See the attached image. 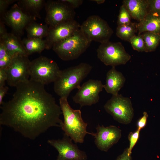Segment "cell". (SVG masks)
I'll return each mask as SVG.
<instances>
[{"instance_id":"cell-33","label":"cell","mask_w":160,"mask_h":160,"mask_svg":"<svg viewBox=\"0 0 160 160\" xmlns=\"http://www.w3.org/2000/svg\"><path fill=\"white\" fill-rule=\"evenodd\" d=\"M7 79V75L6 69H0V87L5 86Z\"/></svg>"},{"instance_id":"cell-23","label":"cell","mask_w":160,"mask_h":160,"mask_svg":"<svg viewBox=\"0 0 160 160\" xmlns=\"http://www.w3.org/2000/svg\"><path fill=\"white\" fill-rule=\"evenodd\" d=\"M136 24L131 22L127 25L117 26L116 31V36L122 40L129 42L137 31Z\"/></svg>"},{"instance_id":"cell-17","label":"cell","mask_w":160,"mask_h":160,"mask_svg":"<svg viewBox=\"0 0 160 160\" xmlns=\"http://www.w3.org/2000/svg\"><path fill=\"white\" fill-rule=\"evenodd\" d=\"M0 41L13 57L18 56H28L22 41L14 34L7 33L0 37Z\"/></svg>"},{"instance_id":"cell-32","label":"cell","mask_w":160,"mask_h":160,"mask_svg":"<svg viewBox=\"0 0 160 160\" xmlns=\"http://www.w3.org/2000/svg\"><path fill=\"white\" fill-rule=\"evenodd\" d=\"M63 1L68 4L72 8L74 9L79 7L82 4L83 0H62Z\"/></svg>"},{"instance_id":"cell-22","label":"cell","mask_w":160,"mask_h":160,"mask_svg":"<svg viewBox=\"0 0 160 160\" xmlns=\"http://www.w3.org/2000/svg\"><path fill=\"white\" fill-rule=\"evenodd\" d=\"M25 29L28 38H43L47 36L49 27L47 24H38L33 21L27 25Z\"/></svg>"},{"instance_id":"cell-20","label":"cell","mask_w":160,"mask_h":160,"mask_svg":"<svg viewBox=\"0 0 160 160\" xmlns=\"http://www.w3.org/2000/svg\"><path fill=\"white\" fill-rule=\"evenodd\" d=\"M43 0H22L18 2V5L24 12L35 18H40L39 12L45 5Z\"/></svg>"},{"instance_id":"cell-30","label":"cell","mask_w":160,"mask_h":160,"mask_svg":"<svg viewBox=\"0 0 160 160\" xmlns=\"http://www.w3.org/2000/svg\"><path fill=\"white\" fill-rule=\"evenodd\" d=\"M15 1L14 0H0V13L1 18L7 11V9L9 5Z\"/></svg>"},{"instance_id":"cell-4","label":"cell","mask_w":160,"mask_h":160,"mask_svg":"<svg viewBox=\"0 0 160 160\" xmlns=\"http://www.w3.org/2000/svg\"><path fill=\"white\" fill-rule=\"evenodd\" d=\"M91 42L80 28L71 36L55 44L52 49L61 60H73L84 53Z\"/></svg>"},{"instance_id":"cell-24","label":"cell","mask_w":160,"mask_h":160,"mask_svg":"<svg viewBox=\"0 0 160 160\" xmlns=\"http://www.w3.org/2000/svg\"><path fill=\"white\" fill-rule=\"evenodd\" d=\"M141 34L145 42L146 52L155 51L160 42V35L149 32Z\"/></svg>"},{"instance_id":"cell-27","label":"cell","mask_w":160,"mask_h":160,"mask_svg":"<svg viewBox=\"0 0 160 160\" xmlns=\"http://www.w3.org/2000/svg\"><path fill=\"white\" fill-rule=\"evenodd\" d=\"M129 42L135 50L146 52L145 42L141 34L134 35L131 38Z\"/></svg>"},{"instance_id":"cell-15","label":"cell","mask_w":160,"mask_h":160,"mask_svg":"<svg viewBox=\"0 0 160 160\" xmlns=\"http://www.w3.org/2000/svg\"><path fill=\"white\" fill-rule=\"evenodd\" d=\"M2 18L6 23L19 34L22 33L27 25L35 19L16 4L7 11Z\"/></svg>"},{"instance_id":"cell-1","label":"cell","mask_w":160,"mask_h":160,"mask_svg":"<svg viewBox=\"0 0 160 160\" xmlns=\"http://www.w3.org/2000/svg\"><path fill=\"white\" fill-rule=\"evenodd\" d=\"M44 86L30 79L18 84L12 98L1 105L0 124L31 140L51 127H61L60 107Z\"/></svg>"},{"instance_id":"cell-3","label":"cell","mask_w":160,"mask_h":160,"mask_svg":"<svg viewBox=\"0 0 160 160\" xmlns=\"http://www.w3.org/2000/svg\"><path fill=\"white\" fill-rule=\"evenodd\" d=\"M59 103L64 119L61 128L64 134L76 143H83L87 134L94 136V133L87 131V123L83 120L80 110L72 109L67 98L60 97Z\"/></svg>"},{"instance_id":"cell-36","label":"cell","mask_w":160,"mask_h":160,"mask_svg":"<svg viewBox=\"0 0 160 160\" xmlns=\"http://www.w3.org/2000/svg\"><path fill=\"white\" fill-rule=\"evenodd\" d=\"M7 33V32L4 23L1 22L0 24V37L3 36Z\"/></svg>"},{"instance_id":"cell-6","label":"cell","mask_w":160,"mask_h":160,"mask_svg":"<svg viewBox=\"0 0 160 160\" xmlns=\"http://www.w3.org/2000/svg\"><path fill=\"white\" fill-rule=\"evenodd\" d=\"M98 58L105 65L115 67L126 64L131 57L120 42L108 41L102 43L97 50Z\"/></svg>"},{"instance_id":"cell-25","label":"cell","mask_w":160,"mask_h":160,"mask_svg":"<svg viewBox=\"0 0 160 160\" xmlns=\"http://www.w3.org/2000/svg\"><path fill=\"white\" fill-rule=\"evenodd\" d=\"M13 58L3 44L0 42V69H6L11 63Z\"/></svg>"},{"instance_id":"cell-18","label":"cell","mask_w":160,"mask_h":160,"mask_svg":"<svg viewBox=\"0 0 160 160\" xmlns=\"http://www.w3.org/2000/svg\"><path fill=\"white\" fill-rule=\"evenodd\" d=\"M122 2L132 18L139 22L142 21L148 13L147 0H124Z\"/></svg>"},{"instance_id":"cell-2","label":"cell","mask_w":160,"mask_h":160,"mask_svg":"<svg viewBox=\"0 0 160 160\" xmlns=\"http://www.w3.org/2000/svg\"><path fill=\"white\" fill-rule=\"evenodd\" d=\"M92 66L81 63L79 65L60 70L54 82V90L60 97L68 98L71 92L80 87L81 81L90 73Z\"/></svg>"},{"instance_id":"cell-5","label":"cell","mask_w":160,"mask_h":160,"mask_svg":"<svg viewBox=\"0 0 160 160\" xmlns=\"http://www.w3.org/2000/svg\"><path fill=\"white\" fill-rule=\"evenodd\" d=\"M60 70L55 61L41 56L31 61L30 79L44 85L54 83Z\"/></svg>"},{"instance_id":"cell-19","label":"cell","mask_w":160,"mask_h":160,"mask_svg":"<svg viewBox=\"0 0 160 160\" xmlns=\"http://www.w3.org/2000/svg\"><path fill=\"white\" fill-rule=\"evenodd\" d=\"M139 34L145 32L160 35V16L148 13L144 19L136 24Z\"/></svg>"},{"instance_id":"cell-12","label":"cell","mask_w":160,"mask_h":160,"mask_svg":"<svg viewBox=\"0 0 160 160\" xmlns=\"http://www.w3.org/2000/svg\"><path fill=\"white\" fill-rule=\"evenodd\" d=\"M103 88L100 80L89 79L78 89L72 97L75 103L79 104L81 108L84 106H91L97 103L99 100V93Z\"/></svg>"},{"instance_id":"cell-9","label":"cell","mask_w":160,"mask_h":160,"mask_svg":"<svg viewBox=\"0 0 160 160\" xmlns=\"http://www.w3.org/2000/svg\"><path fill=\"white\" fill-rule=\"evenodd\" d=\"M45 22L49 27L74 20L76 13L68 4L61 0H49L45 4Z\"/></svg>"},{"instance_id":"cell-28","label":"cell","mask_w":160,"mask_h":160,"mask_svg":"<svg viewBox=\"0 0 160 160\" xmlns=\"http://www.w3.org/2000/svg\"><path fill=\"white\" fill-rule=\"evenodd\" d=\"M148 13L160 16V0H147Z\"/></svg>"},{"instance_id":"cell-8","label":"cell","mask_w":160,"mask_h":160,"mask_svg":"<svg viewBox=\"0 0 160 160\" xmlns=\"http://www.w3.org/2000/svg\"><path fill=\"white\" fill-rule=\"evenodd\" d=\"M80 28L91 41L101 44L109 41L113 33L107 23L96 15L88 17L80 25Z\"/></svg>"},{"instance_id":"cell-21","label":"cell","mask_w":160,"mask_h":160,"mask_svg":"<svg viewBox=\"0 0 160 160\" xmlns=\"http://www.w3.org/2000/svg\"><path fill=\"white\" fill-rule=\"evenodd\" d=\"M28 55L35 53H40L47 49L45 40L40 38H27L22 41Z\"/></svg>"},{"instance_id":"cell-26","label":"cell","mask_w":160,"mask_h":160,"mask_svg":"<svg viewBox=\"0 0 160 160\" xmlns=\"http://www.w3.org/2000/svg\"><path fill=\"white\" fill-rule=\"evenodd\" d=\"M131 17L125 7L122 4L120 7L117 21V26L128 24L131 22Z\"/></svg>"},{"instance_id":"cell-11","label":"cell","mask_w":160,"mask_h":160,"mask_svg":"<svg viewBox=\"0 0 160 160\" xmlns=\"http://www.w3.org/2000/svg\"><path fill=\"white\" fill-rule=\"evenodd\" d=\"M28 57L18 56L13 57L6 68L7 75V81L9 86L16 87L19 84L29 80L31 61Z\"/></svg>"},{"instance_id":"cell-29","label":"cell","mask_w":160,"mask_h":160,"mask_svg":"<svg viewBox=\"0 0 160 160\" xmlns=\"http://www.w3.org/2000/svg\"><path fill=\"white\" fill-rule=\"evenodd\" d=\"M140 131L137 129L134 132H130L128 135V139L129 141V144L128 149L130 153H132V150L139 138Z\"/></svg>"},{"instance_id":"cell-10","label":"cell","mask_w":160,"mask_h":160,"mask_svg":"<svg viewBox=\"0 0 160 160\" xmlns=\"http://www.w3.org/2000/svg\"><path fill=\"white\" fill-rule=\"evenodd\" d=\"M69 136L64 134L62 139L49 140L48 143L54 147L58 154L56 160H87L86 152L80 150Z\"/></svg>"},{"instance_id":"cell-16","label":"cell","mask_w":160,"mask_h":160,"mask_svg":"<svg viewBox=\"0 0 160 160\" xmlns=\"http://www.w3.org/2000/svg\"><path fill=\"white\" fill-rule=\"evenodd\" d=\"M126 80L122 73L112 67L106 74L105 83L103 88L108 93L116 95L123 86Z\"/></svg>"},{"instance_id":"cell-35","label":"cell","mask_w":160,"mask_h":160,"mask_svg":"<svg viewBox=\"0 0 160 160\" xmlns=\"http://www.w3.org/2000/svg\"><path fill=\"white\" fill-rule=\"evenodd\" d=\"M9 88L8 87L4 86L0 87V105H1L3 102V100L4 97L7 93Z\"/></svg>"},{"instance_id":"cell-13","label":"cell","mask_w":160,"mask_h":160,"mask_svg":"<svg viewBox=\"0 0 160 160\" xmlns=\"http://www.w3.org/2000/svg\"><path fill=\"white\" fill-rule=\"evenodd\" d=\"M80 25L74 19L49 27L48 34L45 40L46 49L52 48L55 44L72 36L80 28Z\"/></svg>"},{"instance_id":"cell-37","label":"cell","mask_w":160,"mask_h":160,"mask_svg":"<svg viewBox=\"0 0 160 160\" xmlns=\"http://www.w3.org/2000/svg\"><path fill=\"white\" fill-rule=\"evenodd\" d=\"M90 1L95 2L98 4L103 3L105 1L104 0H92Z\"/></svg>"},{"instance_id":"cell-31","label":"cell","mask_w":160,"mask_h":160,"mask_svg":"<svg viewBox=\"0 0 160 160\" xmlns=\"http://www.w3.org/2000/svg\"><path fill=\"white\" fill-rule=\"evenodd\" d=\"M148 115L147 112L144 111L143 116L137 121V129L140 131L146 126Z\"/></svg>"},{"instance_id":"cell-34","label":"cell","mask_w":160,"mask_h":160,"mask_svg":"<svg viewBox=\"0 0 160 160\" xmlns=\"http://www.w3.org/2000/svg\"><path fill=\"white\" fill-rule=\"evenodd\" d=\"M131 153H129L128 148L117 158L116 160H132Z\"/></svg>"},{"instance_id":"cell-7","label":"cell","mask_w":160,"mask_h":160,"mask_svg":"<svg viewBox=\"0 0 160 160\" xmlns=\"http://www.w3.org/2000/svg\"><path fill=\"white\" fill-rule=\"evenodd\" d=\"M104 107L106 111L119 123L127 124L133 119L134 109L131 100L121 94L112 95Z\"/></svg>"},{"instance_id":"cell-14","label":"cell","mask_w":160,"mask_h":160,"mask_svg":"<svg viewBox=\"0 0 160 160\" xmlns=\"http://www.w3.org/2000/svg\"><path fill=\"white\" fill-rule=\"evenodd\" d=\"M94 133L95 143L100 151L107 152L114 144L118 143L121 136V131L114 125L105 127L99 124Z\"/></svg>"}]
</instances>
